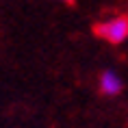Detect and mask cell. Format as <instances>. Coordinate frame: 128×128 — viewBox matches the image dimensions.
Listing matches in <instances>:
<instances>
[{"instance_id": "cell-3", "label": "cell", "mask_w": 128, "mask_h": 128, "mask_svg": "<svg viewBox=\"0 0 128 128\" xmlns=\"http://www.w3.org/2000/svg\"><path fill=\"white\" fill-rule=\"evenodd\" d=\"M61 2H65V4H74L76 0H61Z\"/></svg>"}, {"instance_id": "cell-1", "label": "cell", "mask_w": 128, "mask_h": 128, "mask_svg": "<svg viewBox=\"0 0 128 128\" xmlns=\"http://www.w3.org/2000/svg\"><path fill=\"white\" fill-rule=\"evenodd\" d=\"M96 37L108 41V44H124L128 39V15H117V18H111L106 22H100L94 26Z\"/></svg>"}, {"instance_id": "cell-2", "label": "cell", "mask_w": 128, "mask_h": 128, "mask_svg": "<svg viewBox=\"0 0 128 128\" xmlns=\"http://www.w3.org/2000/svg\"><path fill=\"white\" fill-rule=\"evenodd\" d=\"M98 89H100L102 96H117L124 89V80H122L117 72L113 70H104L98 78Z\"/></svg>"}]
</instances>
